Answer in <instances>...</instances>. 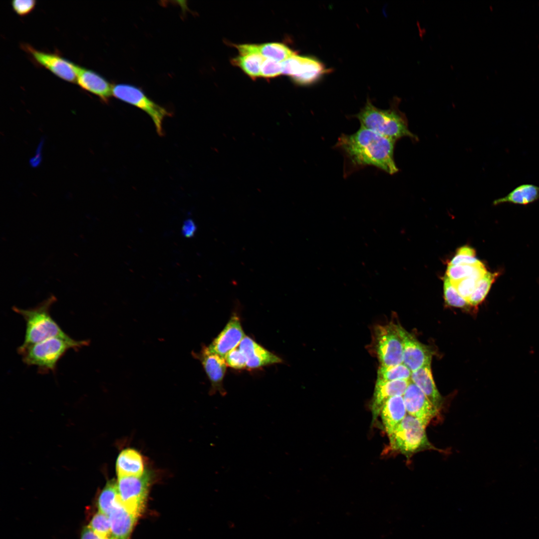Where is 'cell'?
Segmentation results:
<instances>
[{
    "label": "cell",
    "instance_id": "cell-19",
    "mask_svg": "<svg viewBox=\"0 0 539 539\" xmlns=\"http://www.w3.org/2000/svg\"><path fill=\"white\" fill-rule=\"evenodd\" d=\"M431 362L412 372L411 381L427 397L439 410L442 407L443 398L435 385L431 371Z\"/></svg>",
    "mask_w": 539,
    "mask_h": 539
},
{
    "label": "cell",
    "instance_id": "cell-36",
    "mask_svg": "<svg viewBox=\"0 0 539 539\" xmlns=\"http://www.w3.org/2000/svg\"><path fill=\"white\" fill-rule=\"evenodd\" d=\"M197 227L194 222L189 219L186 220L182 227V233L186 237H191L194 235L196 231Z\"/></svg>",
    "mask_w": 539,
    "mask_h": 539
},
{
    "label": "cell",
    "instance_id": "cell-28",
    "mask_svg": "<svg viewBox=\"0 0 539 539\" xmlns=\"http://www.w3.org/2000/svg\"><path fill=\"white\" fill-rule=\"evenodd\" d=\"M412 372L403 363L392 366H380L377 379L384 381L410 380Z\"/></svg>",
    "mask_w": 539,
    "mask_h": 539
},
{
    "label": "cell",
    "instance_id": "cell-17",
    "mask_svg": "<svg viewBox=\"0 0 539 539\" xmlns=\"http://www.w3.org/2000/svg\"><path fill=\"white\" fill-rule=\"evenodd\" d=\"M238 347L246 357L248 368L255 369L282 362L279 357L247 336L243 339Z\"/></svg>",
    "mask_w": 539,
    "mask_h": 539
},
{
    "label": "cell",
    "instance_id": "cell-3",
    "mask_svg": "<svg viewBox=\"0 0 539 539\" xmlns=\"http://www.w3.org/2000/svg\"><path fill=\"white\" fill-rule=\"evenodd\" d=\"M90 343L89 340H77L69 335L54 337L41 342L21 344L17 349L23 362L29 366H35L40 373L55 372L60 358L69 349L78 350Z\"/></svg>",
    "mask_w": 539,
    "mask_h": 539
},
{
    "label": "cell",
    "instance_id": "cell-6",
    "mask_svg": "<svg viewBox=\"0 0 539 539\" xmlns=\"http://www.w3.org/2000/svg\"><path fill=\"white\" fill-rule=\"evenodd\" d=\"M372 347L380 366H392L403 363V343L397 324L390 323L375 326Z\"/></svg>",
    "mask_w": 539,
    "mask_h": 539
},
{
    "label": "cell",
    "instance_id": "cell-8",
    "mask_svg": "<svg viewBox=\"0 0 539 539\" xmlns=\"http://www.w3.org/2000/svg\"><path fill=\"white\" fill-rule=\"evenodd\" d=\"M150 481V476L146 473L140 477H118L116 482L122 504L138 517L145 506Z\"/></svg>",
    "mask_w": 539,
    "mask_h": 539
},
{
    "label": "cell",
    "instance_id": "cell-20",
    "mask_svg": "<svg viewBox=\"0 0 539 539\" xmlns=\"http://www.w3.org/2000/svg\"><path fill=\"white\" fill-rule=\"evenodd\" d=\"M380 414L386 432L389 436L407 415L403 396H396L388 399Z\"/></svg>",
    "mask_w": 539,
    "mask_h": 539
},
{
    "label": "cell",
    "instance_id": "cell-7",
    "mask_svg": "<svg viewBox=\"0 0 539 539\" xmlns=\"http://www.w3.org/2000/svg\"><path fill=\"white\" fill-rule=\"evenodd\" d=\"M112 96L145 112L152 119L158 134L162 135L163 121L170 114L164 108L149 98L139 88L129 84L113 85Z\"/></svg>",
    "mask_w": 539,
    "mask_h": 539
},
{
    "label": "cell",
    "instance_id": "cell-25",
    "mask_svg": "<svg viewBox=\"0 0 539 539\" xmlns=\"http://www.w3.org/2000/svg\"><path fill=\"white\" fill-rule=\"evenodd\" d=\"M258 52L267 58L281 62L296 54V53L284 44L270 42L256 44Z\"/></svg>",
    "mask_w": 539,
    "mask_h": 539
},
{
    "label": "cell",
    "instance_id": "cell-5",
    "mask_svg": "<svg viewBox=\"0 0 539 539\" xmlns=\"http://www.w3.org/2000/svg\"><path fill=\"white\" fill-rule=\"evenodd\" d=\"M426 428L419 421L407 414L388 436L391 448L407 457L424 450H436L428 440Z\"/></svg>",
    "mask_w": 539,
    "mask_h": 539
},
{
    "label": "cell",
    "instance_id": "cell-1",
    "mask_svg": "<svg viewBox=\"0 0 539 539\" xmlns=\"http://www.w3.org/2000/svg\"><path fill=\"white\" fill-rule=\"evenodd\" d=\"M396 142L360 126L355 133L341 134L335 148L344 158V176L367 166H372L393 175L399 169L394 161Z\"/></svg>",
    "mask_w": 539,
    "mask_h": 539
},
{
    "label": "cell",
    "instance_id": "cell-13",
    "mask_svg": "<svg viewBox=\"0 0 539 539\" xmlns=\"http://www.w3.org/2000/svg\"><path fill=\"white\" fill-rule=\"evenodd\" d=\"M245 336L239 318L234 315L207 347L211 352L224 357L230 351L237 348Z\"/></svg>",
    "mask_w": 539,
    "mask_h": 539
},
{
    "label": "cell",
    "instance_id": "cell-9",
    "mask_svg": "<svg viewBox=\"0 0 539 539\" xmlns=\"http://www.w3.org/2000/svg\"><path fill=\"white\" fill-rule=\"evenodd\" d=\"M282 74L290 76L299 85L314 83L328 72L324 65L315 58L296 54L281 62Z\"/></svg>",
    "mask_w": 539,
    "mask_h": 539
},
{
    "label": "cell",
    "instance_id": "cell-10",
    "mask_svg": "<svg viewBox=\"0 0 539 539\" xmlns=\"http://www.w3.org/2000/svg\"><path fill=\"white\" fill-rule=\"evenodd\" d=\"M21 48L28 53L32 60L48 69L59 78L70 83H76L79 65L54 52L37 50L28 44H22Z\"/></svg>",
    "mask_w": 539,
    "mask_h": 539
},
{
    "label": "cell",
    "instance_id": "cell-16",
    "mask_svg": "<svg viewBox=\"0 0 539 539\" xmlns=\"http://www.w3.org/2000/svg\"><path fill=\"white\" fill-rule=\"evenodd\" d=\"M410 380L384 381L377 379L371 403L373 420L377 418L383 405L388 399L396 396H403Z\"/></svg>",
    "mask_w": 539,
    "mask_h": 539
},
{
    "label": "cell",
    "instance_id": "cell-22",
    "mask_svg": "<svg viewBox=\"0 0 539 539\" xmlns=\"http://www.w3.org/2000/svg\"><path fill=\"white\" fill-rule=\"evenodd\" d=\"M539 199V187L531 184H522L516 187L505 197L495 200V205L503 203L528 205Z\"/></svg>",
    "mask_w": 539,
    "mask_h": 539
},
{
    "label": "cell",
    "instance_id": "cell-32",
    "mask_svg": "<svg viewBox=\"0 0 539 539\" xmlns=\"http://www.w3.org/2000/svg\"><path fill=\"white\" fill-rule=\"evenodd\" d=\"M281 74V62L265 58L261 66L260 76L265 78H271Z\"/></svg>",
    "mask_w": 539,
    "mask_h": 539
},
{
    "label": "cell",
    "instance_id": "cell-2",
    "mask_svg": "<svg viewBox=\"0 0 539 539\" xmlns=\"http://www.w3.org/2000/svg\"><path fill=\"white\" fill-rule=\"evenodd\" d=\"M400 101L399 98L394 97L388 109H381L368 98L363 107L354 117L359 120L360 126L395 142L404 137L417 140V136L409 130L406 115L399 108Z\"/></svg>",
    "mask_w": 539,
    "mask_h": 539
},
{
    "label": "cell",
    "instance_id": "cell-24",
    "mask_svg": "<svg viewBox=\"0 0 539 539\" xmlns=\"http://www.w3.org/2000/svg\"><path fill=\"white\" fill-rule=\"evenodd\" d=\"M259 53L239 55L231 60L233 65L240 67L247 75L253 79L260 76L261 66L265 59Z\"/></svg>",
    "mask_w": 539,
    "mask_h": 539
},
{
    "label": "cell",
    "instance_id": "cell-21",
    "mask_svg": "<svg viewBox=\"0 0 539 539\" xmlns=\"http://www.w3.org/2000/svg\"><path fill=\"white\" fill-rule=\"evenodd\" d=\"M116 470L118 478L141 476L145 473L143 459L136 450L125 449L117 457Z\"/></svg>",
    "mask_w": 539,
    "mask_h": 539
},
{
    "label": "cell",
    "instance_id": "cell-11",
    "mask_svg": "<svg viewBox=\"0 0 539 539\" xmlns=\"http://www.w3.org/2000/svg\"><path fill=\"white\" fill-rule=\"evenodd\" d=\"M403 397L407 414L417 419L426 427L439 413V410L411 380Z\"/></svg>",
    "mask_w": 539,
    "mask_h": 539
},
{
    "label": "cell",
    "instance_id": "cell-12",
    "mask_svg": "<svg viewBox=\"0 0 539 539\" xmlns=\"http://www.w3.org/2000/svg\"><path fill=\"white\" fill-rule=\"evenodd\" d=\"M403 347V363L412 372L431 362L432 353L427 346L399 324H397Z\"/></svg>",
    "mask_w": 539,
    "mask_h": 539
},
{
    "label": "cell",
    "instance_id": "cell-14",
    "mask_svg": "<svg viewBox=\"0 0 539 539\" xmlns=\"http://www.w3.org/2000/svg\"><path fill=\"white\" fill-rule=\"evenodd\" d=\"M198 356L211 382V394L219 392L221 395H225L223 381L227 365L224 357L211 352L207 347L203 348Z\"/></svg>",
    "mask_w": 539,
    "mask_h": 539
},
{
    "label": "cell",
    "instance_id": "cell-29",
    "mask_svg": "<svg viewBox=\"0 0 539 539\" xmlns=\"http://www.w3.org/2000/svg\"><path fill=\"white\" fill-rule=\"evenodd\" d=\"M444 296L446 303L451 306L464 308L470 305L469 302L462 297L454 285L445 275L443 283Z\"/></svg>",
    "mask_w": 539,
    "mask_h": 539
},
{
    "label": "cell",
    "instance_id": "cell-23",
    "mask_svg": "<svg viewBox=\"0 0 539 539\" xmlns=\"http://www.w3.org/2000/svg\"><path fill=\"white\" fill-rule=\"evenodd\" d=\"M487 271L483 263L479 261L474 265H448L446 275L454 283L468 277L479 281Z\"/></svg>",
    "mask_w": 539,
    "mask_h": 539
},
{
    "label": "cell",
    "instance_id": "cell-15",
    "mask_svg": "<svg viewBox=\"0 0 539 539\" xmlns=\"http://www.w3.org/2000/svg\"><path fill=\"white\" fill-rule=\"evenodd\" d=\"M76 83L83 90L95 95L104 102L107 103L112 95L113 85L92 70L79 66Z\"/></svg>",
    "mask_w": 539,
    "mask_h": 539
},
{
    "label": "cell",
    "instance_id": "cell-4",
    "mask_svg": "<svg viewBox=\"0 0 539 539\" xmlns=\"http://www.w3.org/2000/svg\"><path fill=\"white\" fill-rule=\"evenodd\" d=\"M56 300V297L51 295L33 308L12 307L13 310L20 315L25 321L24 338L22 344H31L54 337L68 336L50 315V308Z\"/></svg>",
    "mask_w": 539,
    "mask_h": 539
},
{
    "label": "cell",
    "instance_id": "cell-18",
    "mask_svg": "<svg viewBox=\"0 0 539 539\" xmlns=\"http://www.w3.org/2000/svg\"><path fill=\"white\" fill-rule=\"evenodd\" d=\"M111 539H128L138 516L130 512L121 501L108 515Z\"/></svg>",
    "mask_w": 539,
    "mask_h": 539
},
{
    "label": "cell",
    "instance_id": "cell-37",
    "mask_svg": "<svg viewBox=\"0 0 539 539\" xmlns=\"http://www.w3.org/2000/svg\"><path fill=\"white\" fill-rule=\"evenodd\" d=\"M81 539H109L104 538L94 532L88 526L84 528L81 533Z\"/></svg>",
    "mask_w": 539,
    "mask_h": 539
},
{
    "label": "cell",
    "instance_id": "cell-33",
    "mask_svg": "<svg viewBox=\"0 0 539 539\" xmlns=\"http://www.w3.org/2000/svg\"><path fill=\"white\" fill-rule=\"evenodd\" d=\"M227 365L236 369H242L247 367V359L244 353L239 347H237L228 353L224 357Z\"/></svg>",
    "mask_w": 539,
    "mask_h": 539
},
{
    "label": "cell",
    "instance_id": "cell-34",
    "mask_svg": "<svg viewBox=\"0 0 539 539\" xmlns=\"http://www.w3.org/2000/svg\"><path fill=\"white\" fill-rule=\"evenodd\" d=\"M478 281L472 277H468L453 284L460 295L468 301L474 291Z\"/></svg>",
    "mask_w": 539,
    "mask_h": 539
},
{
    "label": "cell",
    "instance_id": "cell-26",
    "mask_svg": "<svg viewBox=\"0 0 539 539\" xmlns=\"http://www.w3.org/2000/svg\"><path fill=\"white\" fill-rule=\"evenodd\" d=\"M120 501L116 482L111 481L106 484L99 496V511L108 516Z\"/></svg>",
    "mask_w": 539,
    "mask_h": 539
},
{
    "label": "cell",
    "instance_id": "cell-35",
    "mask_svg": "<svg viewBox=\"0 0 539 539\" xmlns=\"http://www.w3.org/2000/svg\"><path fill=\"white\" fill-rule=\"evenodd\" d=\"M36 4V1L35 0H14L11 1L13 11L21 16L30 13L34 9Z\"/></svg>",
    "mask_w": 539,
    "mask_h": 539
},
{
    "label": "cell",
    "instance_id": "cell-27",
    "mask_svg": "<svg viewBox=\"0 0 539 539\" xmlns=\"http://www.w3.org/2000/svg\"><path fill=\"white\" fill-rule=\"evenodd\" d=\"M499 275V272L487 271L484 276L478 281L474 291L468 300L470 305L477 306L484 300L492 284Z\"/></svg>",
    "mask_w": 539,
    "mask_h": 539
},
{
    "label": "cell",
    "instance_id": "cell-31",
    "mask_svg": "<svg viewBox=\"0 0 539 539\" xmlns=\"http://www.w3.org/2000/svg\"><path fill=\"white\" fill-rule=\"evenodd\" d=\"M478 260L476 257V252L474 249L465 246L460 248L454 257L448 265H474L477 263Z\"/></svg>",
    "mask_w": 539,
    "mask_h": 539
},
{
    "label": "cell",
    "instance_id": "cell-30",
    "mask_svg": "<svg viewBox=\"0 0 539 539\" xmlns=\"http://www.w3.org/2000/svg\"><path fill=\"white\" fill-rule=\"evenodd\" d=\"M88 526L99 535L111 539V526L107 515L99 511L92 517Z\"/></svg>",
    "mask_w": 539,
    "mask_h": 539
}]
</instances>
